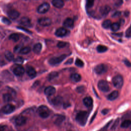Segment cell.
<instances>
[{"label":"cell","instance_id":"9a60e30c","mask_svg":"<svg viewBox=\"0 0 131 131\" xmlns=\"http://www.w3.org/2000/svg\"><path fill=\"white\" fill-rule=\"evenodd\" d=\"M20 23L25 26V27H30L31 26V22L30 20L27 18V17H23L21 18V19L20 20Z\"/></svg>","mask_w":131,"mask_h":131},{"label":"cell","instance_id":"ffe728a7","mask_svg":"<svg viewBox=\"0 0 131 131\" xmlns=\"http://www.w3.org/2000/svg\"><path fill=\"white\" fill-rule=\"evenodd\" d=\"M52 5L56 8H61L64 6V2L63 0H52Z\"/></svg>","mask_w":131,"mask_h":131},{"label":"cell","instance_id":"cb8c5ba5","mask_svg":"<svg viewBox=\"0 0 131 131\" xmlns=\"http://www.w3.org/2000/svg\"><path fill=\"white\" fill-rule=\"evenodd\" d=\"M70 78H71V79L73 81L75 82H79V81H80L81 78L80 75H79L78 73H74V74H72Z\"/></svg>","mask_w":131,"mask_h":131},{"label":"cell","instance_id":"d6986e66","mask_svg":"<svg viewBox=\"0 0 131 131\" xmlns=\"http://www.w3.org/2000/svg\"><path fill=\"white\" fill-rule=\"evenodd\" d=\"M111 11V7L109 6L105 5L101 7L99 9L100 14L102 16H106Z\"/></svg>","mask_w":131,"mask_h":131},{"label":"cell","instance_id":"7a4b0ae2","mask_svg":"<svg viewBox=\"0 0 131 131\" xmlns=\"http://www.w3.org/2000/svg\"><path fill=\"white\" fill-rule=\"evenodd\" d=\"M38 113L39 114V116L44 119L48 118L50 114V111L49 109L46 105H41L38 109L37 110Z\"/></svg>","mask_w":131,"mask_h":131},{"label":"cell","instance_id":"1f68e13d","mask_svg":"<svg viewBox=\"0 0 131 131\" xmlns=\"http://www.w3.org/2000/svg\"><path fill=\"white\" fill-rule=\"evenodd\" d=\"M108 48L103 45H98L97 47V50L99 53H104L108 50Z\"/></svg>","mask_w":131,"mask_h":131},{"label":"cell","instance_id":"f1b7e54d","mask_svg":"<svg viewBox=\"0 0 131 131\" xmlns=\"http://www.w3.org/2000/svg\"><path fill=\"white\" fill-rule=\"evenodd\" d=\"M3 99L4 102H8L12 100L13 97L9 93H5L3 96Z\"/></svg>","mask_w":131,"mask_h":131},{"label":"cell","instance_id":"e575fe53","mask_svg":"<svg viewBox=\"0 0 131 131\" xmlns=\"http://www.w3.org/2000/svg\"><path fill=\"white\" fill-rule=\"evenodd\" d=\"M14 62L15 64H17V65H20L21 64H22L24 62V58L22 57H17L16 58H14Z\"/></svg>","mask_w":131,"mask_h":131},{"label":"cell","instance_id":"6da1fadb","mask_svg":"<svg viewBox=\"0 0 131 131\" xmlns=\"http://www.w3.org/2000/svg\"><path fill=\"white\" fill-rule=\"evenodd\" d=\"M88 113L86 111L79 112L76 116V121L81 126H85L87 122Z\"/></svg>","mask_w":131,"mask_h":131},{"label":"cell","instance_id":"4dcf8cb0","mask_svg":"<svg viewBox=\"0 0 131 131\" xmlns=\"http://www.w3.org/2000/svg\"><path fill=\"white\" fill-rule=\"evenodd\" d=\"M111 25H112L111 21L109 20H106L102 23V26L104 29H108V28H110Z\"/></svg>","mask_w":131,"mask_h":131},{"label":"cell","instance_id":"816d5d0a","mask_svg":"<svg viewBox=\"0 0 131 131\" xmlns=\"http://www.w3.org/2000/svg\"><path fill=\"white\" fill-rule=\"evenodd\" d=\"M95 116H96V113H95L94 114V116H93V118H92V119H91V122H92V121H93V120H94V118H95Z\"/></svg>","mask_w":131,"mask_h":131},{"label":"cell","instance_id":"f6af8a7d","mask_svg":"<svg viewBox=\"0 0 131 131\" xmlns=\"http://www.w3.org/2000/svg\"><path fill=\"white\" fill-rule=\"evenodd\" d=\"M17 28H19V29L23 30L24 31H25L26 32H27L28 33H32L30 30H29L28 29H26V28H25L24 27H18Z\"/></svg>","mask_w":131,"mask_h":131},{"label":"cell","instance_id":"b9f144b4","mask_svg":"<svg viewBox=\"0 0 131 131\" xmlns=\"http://www.w3.org/2000/svg\"><path fill=\"white\" fill-rule=\"evenodd\" d=\"M2 21L3 22V23L6 25H10L11 24L10 21L6 18H3L2 19Z\"/></svg>","mask_w":131,"mask_h":131},{"label":"cell","instance_id":"4316f807","mask_svg":"<svg viewBox=\"0 0 131 131\" xmlns=\"http://www.w3.org/2000/svg\"><path fill=\"white\" fill-rule=\"evenodd\" d=\"M58 76V73L57 72H51L48 76V79L49 80L51 81L53 80V79L56 78Z\"/></svg>","mask_w":131,"mask_h":131},{"label":"cell","instance_id":"ee69618b","mask_svg":"<svg viewBox=\"0 0 131 131\" xmlns=\"http://www.w3.org/2000/svg\"><path fill=\"white\" fill-rule=\"evenodd\" d=\"M124 64L128 67H131V63L128 61L127 60V59H124Z\"/></svg>","mask_w":131,"mask_h":131},{"label":"cell","instance_id":"74e56055","mask_svg":"<svg viewBox=\"0 0 131 131\" xmlns=\"http://www.w3.org/2000/svg\"><path fill=\"white\" fill-rule=\"evenodd\" d=\"M94 4V0H87V3H86V6L88 8H92Z\"/></svg>","mask_w":131,"mask_h":131},{"label":"cell","instance_id":"5bb4252c","mask_svg":"<svg viewBox=\"0 0 131 131\" xmlns=\"http://www.w3.org/2000/svg\"><path fill=\"white\" fill-rule=\"evenodd\" d=\"M65 117L62 115H57L55 116L54 119V123L56 125H60L65 120Z\"/></svg>","mask_w":131,"mask_h":131},{"label":"cell","instance_id":"d590c367","mask_svg":"<svg viewBox=\"0 0 131 131\" xmlns=\"http://www.w3.org/2000/svg\"><path fill=\"white\" fill-rule=\"evenodd\" d=\"M119 121H120V119L119 118H117L116 119V120L115 121V122H114L113 124L112 125L111 128V130H115L117 126H118L119 125Z\"/></svg>","mask_w":131,"mask_h":131},{"label":"cell","instance_id":"c3c4849f","mask_svg":"<svg viewBox=\"0 0 131 131\" xmlns=\"http://www.w3.org/2000/svg\"><path fill=\"white\" fill-rule=\"evenodd\" d=\"M109 110L108 109H103L102 110L101 113L103 115H106L108 112H109Z\"/></svg>","mask_w":131,"mask_h":131},{"label":"cell","instance_id":"d6a6232c","mask_svg":"<svg viewBox=\"0 0 131 131\" xmlns=\"http://www.w3.org/2000/svg\"><path fill=\"white\" fill-rule=\"evenodd\" d=\"M31 51V49L29 47H25L24 48H22L20 53L22 54H27L29 53Z\"/></svg>","mask_w":131,"mask_h":131},{"label":"cell","instance_id":"7bdbcfd3","mask_svg":"<svg viewBox=\"0 0 131 131\" xmlns=\"http://www.w3.org/2000/svg\"><path fill=\"white\" fill-rule=\"evenodd\" d=\"M22 48V47L20 45H17L15 47V48H14V51L15 52H20L21 49Z\"/></svg>","mask_w":131,"mask_h":131},{"label":"cell","instance_id":"681fc988","mask_svg":"<svg viewBox=\"0 0 131 131\" xmlns=\"http://www.w3.org/2000/svg\"><path fill=\"white\" fill-rule=\"evenodd\" d=\"M6 128V126L3 125H0V131H3L5 130Z\"/></svg>","mask_w":131,"mask_h":131},{"label":"cell","instance_id":"ab89813d","mask_svg":"<svg viewBox=\"0 0 131 131\" xmlns=\"http://www.w3.org/2000/svg\"><path fill=\"white\" fill-rule=\"evenodd\" d=\"M67 43H66V42H59L57 44V47H58V48H63L67 46Z\"/></svg>","mask_w":131,"mask_h":131},{"label":"cell","instance_id":"44dd1931","mask_svg":"<svg viewBox=\"0 0 131 131\" xmlns=\"http://www.w3.org/2000/svg\"><path fill=\"white\" fill-rule=\"evenodd\" d=\"M27 73L28 76L31 78H34L37 75V72L34 68L28 67L27 69Z\"/></svg>","mask_w":131,"mask_h":131},{"label":"cell","instance_id":"5b68a950","mask_svg":"<svg viewBox=\"0 0 131 131\" xmlns=\"http://www.w3.org/2000/svg\"><path fill=\"white\" fill-rule=\"evenodd\" d=\"M108 70V68L107 66L102 64L97 65L94 68L95 72L96 74H100V75L106 73Z\"/></svg>","mask_w":131,"mask_h":131},{"label":"cell","instance_id":"f546056e","mask_svg":"<svg viewBox=\"0 0 131 131\" xmlns=\"http://www.w3.org/2000/svg\"><path fill=\"white\" fill-rule=\"evenodd\" d=\"M120 27V24L118 23H113V24H112V25L110 27L111 30L113 31H115V32L118 31Z\"/></svg>","mask_w":131,"mask_h":131},{"label":"cell","instance_id":"52a82bcc","mask_svg":"<svg viewBox=\"0 0 131 131\" xmlns=\"http://www.w3.org/2000/svg\"><path fill=\"white\" fill-rule=\"evenodd\" d=\"M50 7V5L48 3H44L38 7L37 10L38 13L40 14H44L48 11Z\"/></svg>","mask_w":131,"mask_h":131},{"label":"cell","instance_id":"4fadbf2b","mask_svg":"<svg viewBox=\"0 0 131 131\" xmlns=\"http://www.w3.org/2000/svg\"><path fill=\"white\" fill-rule=\"evenodd\" d=\"M68 31L65 28H59L56 31L55 34L57 37L62 38L67 34Z\"/></svg>","mask_w":131,"mask_h":131},{"label":"cell","instance_id":"836d02e7","mask_svg":"<svg viewBox=\"0 0 131 131\" xmlns=\"http://www.w3.org/2000/svg\"><path fill=\"white\" fill-rule=\"evenodd\" d=\"M9 39L10 40L13 41L14 42H18L19 40L20 37H19V34H18L17 33H14V34H11L9 36Z\"/></svg>","mask_w":131,"mask_h":131},{"label":"cell","instance_id":"60d3db41","mask_svg":"<svg viewBox=\"0 0 131 131\" xmlns=\"http://www.w3.org/2000/svg\"><path fill=\"white\" fill-rule=\"evenodd\" d=\"M125 36L127 38H131V25L126 30L125 32Z\"/></svg>","mask_w":131,"mask_h":131},{"label":"cell","instance_id":"ba28073f","mask_svg":"<svg viewBox=\"0 0 131 131\" xmlns=\"http://www.w3.org/2000/svg\"><path fill=\"white\" fill-rule=\"evenodd\" d=\"M15 106L11 104H8L4 106L2 111L5 114H9L13 113L15 110Z\"/></svg>","mask_w":131,"mask_h":131},{"label":"cell","instance_id":"30bf717a","mask_svg":"<svg viewBox=\"0 0 131 131\" xmlns=\"http://www.w3.org/2000/svg\"><path fill=\"white\" fill-rule=\"evenodd\" d=\"M14 73L18 76H22L25 73V69L21 65H19L17 66L13 70Z\"/></svg>","mask_w":131,"mask_h":131},{"label":"cell","instance_id":"e0dca14e","mask_svg":"<svg viewBox=\"0 0 131 131\" xmlns=\"http://www.w3.org/2000/svg\"><path fill=\"white\" fill-rule=\"evenodd\" d=\"M63 25L65 27L72 28L74 26V21L71 18H67L64 21L63 23Z\"/></svg>","mask_w":131,"mask_h":131},{"label":"cell","instance_id":"2e32d148","mask_svg":"<svg viewBox=\"0 0 131 131\" xmlns=\"http://www.w3.org/2000/svg\"><path fill=\"white\" fill-rule=\"evenodd\" d=\"M51 102L54 106H60L63 102V99L61 96H57L55 97L52 100Z\"/></svg>","mask_w":131,"mask_h":131},{"label":"cell","instance_id":"3957f363","mask_svg":"<svg viewBox=\"0 0 131 131\" xmlns=\"http://www.w3.org/2000/svg\"><path fill=\"white\" fill-rule=\"evenodd\" d=\"M67 57L66 54H62L57 57H54L49 60V64L51 66H56L60 64Z\"/></svg>","mask_w":131,"mask_h":131},{"label":"cell","instance_id":"f35d334b","mask_svg":"<svg viewBox=\"0 0 131 131\" xmlns=\"http://www.w3.org/2000/svg\"><path fill=\"white\" fill-rule=\"evenodd\" d=\"M76 91L77 92L79 93H84V92H85V91H86V88H85V87L84 86H79V87H77V88H76Z\"/></svg>","mask_w":131,"mask_h":131},{"label":"cell","instance_id":"277c9868","mask_svg":"<svg viewBox=\"0 0 131 131\" xmlns=\"http://www.w3.org/2000/svg\"><path fill=\"white\" fill-rule=\"evenodd\" d=\"M112 82L114 86L117 89H121L123 85V79L120 75L114 76L112 79Z\"/></svg>","mask_w":131,"mask_h":131},{"label":"cell","instance_id":"bcb514c9","mask_svg":"<svg viewBox=\"0 0 131 131\" xmlns=\"http://www.w3.org/2000/svg\"><path fill=\"white\" fill-rule=\"evenodd\" d=\"M121 12H120V11H116V12H115V13L112 15V17H113V18L118 17H119V16L121 15Z\"/></svg>","mask_w":131,"mask_h":131},{"label":"cell","instance_id":"8fae6325","mask_svg":"<svg viewBox=\"0 0 131 131\" xmlns=\"http://www.w3.org/2000/svg\"><path fill=\"white\" fill-rule=\"evenodd\" d=\"M16 123L18 126H22L24 125L26 121H27V118L26 117L20 115L17 117L16 119Z\"/></svg>","mask_w":131,"mask_h":131},{"label":"cell","instance_id":"f907efd6","mask_svg":"<svg viewBox=\"0 0 131 131\" xmlns=\"http://www.w3.org/2000/svg\"><path fill=\"white\" fill-rule=\"evenodd\" d=\"M111 122H112V121H111L110 122H108V123H107V124L105 125V126H104L101 129H106L108 128V127L109 126V125H110V124H111Z\"/></svg>","mask_w":131,"mask_h":131},{"label":"cell","instance_id":"7c38bea8","mask_svg":"<svg viewBox=\"0 0 131 131\" xmlns=\"http://www.w3.org/2000/svg\"><path fill=\"white\" fill-rule=\"evenodd\" d=\"M20 13L16 10H11L8 12V16L10 19L15 20L20 17Z\"/></svg>","mask_w":131,"mask_h":131},{"label":"cell","instance_id":"ac0fdd59","mask_svg":"<svg viewBox=\"0 0 131 131\" xmlns=\"http://www.w3.org/2000/svg\"><path fill=\"white\" fill-rule=\"evenodd\" d=\"M56 92V89L52 86H49L45 90V93L46 95L50 96L54 95Z\"/></svg>","mask_w":131,"mask_h":131},{"label":"cell","instance_id":"7402d4cb","mask_svg":"<svg viewBox=\"0 0 131 131\" xmlns=\"http://www.w3.org/2000/svg\"><path fill=\"white\" fill-rule=\"evenodd\" d=\"M119 95V93L118 91L117 90L114 91H113L112 93H111L108 96V99L109 100L112 101V100H115Z\"/></svg>","mask_w":131,"mask_h":131},{"label":"cell","instance_id":"484cf974","mask_svg":"<svg viewBox=\"0 0 131 131\" xmlns=\"http://www.w3.org/2000/svg\"><path fill=\"white\" fill-rule=\"evenodd\" d=\"M42 48V44L41 43H37L34 46L33 50L35 53L38 54V53H40V52L41 51Z\"/></svg>","mask_w":131,"mask_h":131},{"label":"cell","instance_id":"83f0119b","mask_svg":"<svg viewBox=\"0 0 131 131\" xmlns=\"http://www.w3.org/2000/svg\"><path fill=\"white\" fill-rule=\"evenodd\" d=\"M130 125H131V120L127 119L123 121L122 122L121 124V127L123 128H128Z\"/></svg>","mask_w":131,"mask_h":131},{"label":"cell","instance_id":"8d00e7d4","mask_svg":"<svg viewBox=\"0 0 131 131\" xmlns=\"http://www.w3.org/2000/svg\"><path fill=\"white\" fill-rule=\"evenodd\" d=\"M75 65L78 67H83L84 66V62L80 59L79 58H76V61H75Z\"/></svg>","mask_w":131,"mask_h":131},{"label":"cell","instance_id":"603a6c76","mask_svg":"<svg viewBox=\"0 0 131 131\" xmlns=\"http://www.w3.org/2000/svg\"><path fill=\"white\" fill-rule=\"evenodd\" d=\"M83 102L86 106L90 107L93 104V99L91 97H86L83 100Z\"/></svg>","mask_w":131,"mask_h":131},{"label":"cell","instance_id":"d4e9b609","mask_svg":"<svg viewBox=\"0 0 131 131\" xmlns=\"http://www.w3.org/2000/svg\"><path fill=\"white\" fill-rule=\"evenodd\" d=\"M5 57L9 62L13 61L14 59V55L11 52L9 51H7L5 52Z\"/></svg>","mask_w":131,"mask_h":131},{"label":"cell","instance_id":"9c48e42d","mask_svg":"<svg viewBox=\"0 0 131 131\" xmlns=\"http://www.w3.org/2000/svg\"><path fill=\"white\" fill-rule=\"evenodd\" d=\"M39 24L44 27L49 26L51 24V20L48 18H42L39 20Z\"/></svg>","mask_w":131,"mask_h":131},{"label":"cell","instance_id":"7dc6e473","mask_svg":"<svg viewBox=\"0 0 131 131\" xmlns=\"http://www.w3.org/2000/svg\"><path fill=\"white\" fill-rule=\"evenodd\" d=\"M73 62V58H69V59H68V61L65 63L66 65H70L71 64H72Z\"/></svg>","mask_w":131,"mask_h":131},{"label":"cell","instance_id":"8992f818","mask_svg":"<svg viewBox=\"0 0 131 131\" xmlns=\"http://www.w3.org/2000/svg\"><path fill=\"white\" fill-rule=\"evenodd\" d=\"M98 88L103 92H107L110 90V87L108 83L104 80H101L98 82Z\"/></svg>","mask_w":131,"mask_h":131}]
</instances>
